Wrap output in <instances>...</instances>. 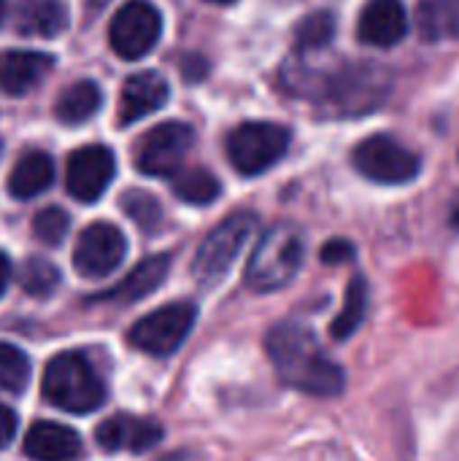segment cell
Returning <instances> with one entry per match:
<instances>
[{"instance_id":"cell-13","label":"cell","mask_w":459,"mask_h":461,"mask_svg":"<svg viewBox=\"0 0 459 461\" xmlns=\"http://www.w3.org/2000/svg\"><path fill=\"white\" fill-rule=\"evenodd\" d=\"M95 440L103 451H111V454L116 451L143 454L162 440V427L154 419L116 413L95 429Z\"/></svg>"},{"instance_id":"cell-3","label":"cell","mask_w":459,"mask_h":461,"mask_svg":"<svg viewBox=\"0 0 459 461\" xmlns=\"http://www.w3.org/2000/svg\"><path fill=\"white\" fill-rule=\"evenodd\" d=\"M43 397L68 413H92L106 402V384L87 362V357L76 351L57 354L46 370L41 384Z\"/></svg>"},{"instance_id":"cell-26","label":"cell","mask_w":459,"mask_h":461,"mask_svg":"<svg viewBox=\"0 0 459 461\" xmlns=\"http://www.w3.org/2000/svg\"><path fill=\"white\" fill-rule=\"evenodd\" d=\"M30 381V359L22 348L0 343V392L22 394Z\"/></svg>"},{"instance_id":"cell-28","label":"cell","mask_w":459,"mask_h":461,"mask_svg":"<svg viewBox=\"0 0 459 461\" xmlns=\"http://www.w3.org/2000/svg\"><path fill=\"white\" fill-rule=\"evenodd\" d=\"M19 286L30 297H49L60 286V270L41 257H30L19 270Z\"/></svg>"},{"instance_id":"cell-27","label":"cell","mask_w":459,"mask_h":461,"mask_svg":"<svg viewBox=\"0 0 459 461\" xmlns=\"http://www.w3.org/2000/svg\"><path fill=\"white\" fill-rule=\"evenodd\" d=\"M122 211L143 230V232H154L162 227V205L154 194L143 192V189H130L122 194Z\"/></svg>"},{"instance_id":"cell-30","label":"cell","mask_w":459,"mask_h":461,"mask_svg":"<svg viewBox=\"0 0 459 461\" xmlns=\"http://www.w3.org/2000/svg\"><path fill=\"white\" fill-rule=\"evenodd\" d=\"M354 259V246L344 238H335L330 243L322 246V262L325 265H341V262H349Z\"/></svg>"},{"instance_id":"cell-31","label":"cell","mask_w":459,"mask_h":461,"mask_svg":"<svg viewBox=\"0 0 459 461\" xmlns=\"http://www.w3.org/2000/svg\"><path fill=\"white\" fill-rule=\"evenodd\" d=\"M16 427H19V419H16V413L11 411V408H5V405H0V451L14 440V435H16Z\"/></svg>"},{"instance_id":"cell-12","label":"cell","mask_w":459,"mask_h":461,"mask_svg":"<svg viewBox=\"0 0 459 461\" xmlns=\"http://www.w3.org/2000/svg\"><path fill=\"white\" fill-rule=\"evenodd\" d=\"M114 173H116V159L111 149L100 143L81 146L68 157L65 186L78 203H95L111 186Z\"/></svg>"},{"instance_id":"cell-33","label":"cell","mask_w":459,"mask_h":461,"mask_svg":"<svg viewBox=\"0 0 459 461\" xmlns=\"http://www.w3.org/2000/svg\"><path fill=\"white\" fill-rule=\"evenodd\" d=\"M8 281H11V262H8L5 254H0V297H3L5 289H8Z\"/></svg>"},{"instance_id":"cell-18","label":"cell","mask_w":459,"mask_h":461,"mask_svg":"<svg viewBox=\"0 0 459 461\" xmlns=\"http://www.w3.org/2000/svg\"><path fill=\"white\" fill-rule=\"evenodd\" d=\"M168 270H170V257L168 254L146 257L114 289H108L106 294H97L95 300H111V303H124V305L127 303H135V300H143L154 289L162 286V281L168 278Z\"/></svg>"},{"instance_id":"cell-10","label":"cell","mask_w":459,"mask_h":461,"mask_svg":"<svg viewBox=\"0 0 459 461\" xmlns=\"http://www.w3.org/2000/svg\"><path fill=\"white\" fill-rule=\"evenodd\" d=\"M195 143V132L184 122H165L149 130L135 149V167L143 176H173Z\"/></svg>"},{"instance_id":"cell-9","label":"cell","mask_w":459,"mask_h":461,"mask_svg":"<svg viewBox=\"0 0 459 461\" xmlns=\"http://www.w3.org/2000/svg\"><path fill=\"white\" fill-rule=\"evenodd\" d=\"M162 35V16L146 0H127L111 19L108 43L122 59L146 57Z\"/></svg>"},{"instance_id":"cell-14","label":"cell","mask_w":459,"mask_h":461,"mask_svg":"<svg viewBox=\"0 0 459 461\" xmlns=\"http://www.w3.org/2000/svg\"><path fill=\"white\" fill-rule=\"evenodd\" d=\"M409 32V16L400 0H368L357 19V38L368 46L390 49Z\"/></svg>"},{"instance_id":"cell-23","label":"cell","mask_w":459,"mask_h":461,"mask_svg":"<svg viewBox=\"0 0 459 461\" xmlns=\"http://www.w3.org/2000/svg\"><path fill=\"white\" fill-rule=\"evenodd\" d=\"M365 313H368V281L363 276H354L346 286V300H344V308L341 313L335 316L330 332L335 340H349L360 324L365 321Z\"/></svg>"},{"instance_id":"cell-8","label":"cell","mask_w":459,"mask_h":461,"mask_svg":"<svg viewBox=\"0 0 459 461\" xmlns=\"http://www.w3.org/2000/svg\"><path fill=\"white\" fill-rule=\"evenodd\" d=\"M195 319H197V308L192 303H170V305H162L154 313L138 319L133 324L127 340L133 348H138L149 357L165 359L184 346L187 335L195 327Z\"/></svg>"},{"instance_id":"cell-6","label":"cell","mask_w":459,"mask_h":461,"mask_svg":"<svg viewBox=\"0 0 459 461\" xmlns=\"http://www.w3.org/2000/svg\"><path fill=\"white\" fill-rule=\"evenodd\" d=\"M227 159L241 176L271 170L289 149V130L276 122H243L227 135Z\"/></svg>"},{"instance_id":"cell-11","label":"cell","mask_w":459,"mask_h":461,"mask_svg":"<svg viewBox=\"0 0 459 461\" xmlns=\"http://www.w3.org/2000/svg\"><path fill=\"white\" fill-rule=\"evenodd\" d=\"M127 254V240L119 227L108 221L89 224L73 249V267L84 278H106L111 276Z\"/></svg>"},{"instance_id":"cell-4","label":"cell","mask_w":459,"mask_h":461,"mask_svg":"<svg viewBox=\"0 0 459 461\" xmlns=\"http://www.w3.org/2000/svg\"><path fill=\"white\" fill-rule=\"evenodd\" d=\"M306 257V238L295 224H276L271 227L252 259L246 265V284L254 292H276L284 289L300 270Z\"/></svg>"},{"instance_id":"cell-20","label":"cell","mask_w":459,"mask_h":461,"mask_svg":"<svg viewBox=\"0 0 459 461\" xmlns=\"http://www.w3.org/2000/svg\"><path fill=\"white\" fill-rule=\"evenodd\" d=\"M68 27V8L60 0H22L16 8V30L24 35L54 38Z\"/></svg>"},{"instance_id":"cell-22","label":"cell","mask_w":459,"mask_h":461,"mask_svg":"<svg viewBox=\"0 0 459 461\" xmlns=\"http://www.w3.org/2000/svg\"><path fill=\"white\" fill-rule=\"evenodd\" d=\"M103 105V95L97 89V84L92 81H76L73 86H68L60 97H57V105H54V116L62 122V124H84L87 119H92Z\"/></svg>"},{"instance_id":"cell-1","label":"cell","mask_w":459,"mask_h":461,"mask_svg":"<svg viewBox=\"0 0 459 461\" xmlns=\"http://www.w3.org/2000/svg\"><path fill=\"white\" fill-rule=\"evenodd\" d=\"M268 357L276 375L311 397L333 400L346 389V373L327 357L314 330L303 321H281L268 332Z\"/></svg>"},{"instance_id":"cell-17","label":"cell","mask_w":459,"mask_h":461,"mask_svg":"<svg viewBox=\"0 0 459 461\" xmlns=\"http://www.w3.org/2000/svg\"><path fill=\"white\" fill-rule=\"evenodd\" d=\"M54 57L43 51L8 49L0 51V92L3 95H24L30 92L49 70Z\"/></svg>"},{"instance_id":"cell-15","label":"cell","mask_w":459,"mask_h":461,"mask_svg":"<svg viewBox=\"0 0 459 461\" xmlns=\"http://www.w3.org/2000/svg\"><path fill=\"white\" fill-rule=\"evenodd\" d=\"M170 86L157 70H141L133 73L119 95V124H135L154 111H160L168 103Z\"/></svg>"},{"instance_id":"cell-7","label":"cell","mask_w":459,"mask_h":461,"mask_svg":"<svg viewBox=\"0 0 459 461\" xmlns=\"http://www.w3.org/2000/svg\"><path fill=\"white\" fill-rule=\"evenodd\" d=\"M354 170L373 184H409L419 176L422 159L390 135H371L352 151Z\"/></svg>"},{"instance_id":"cell-21","label":"cell","mask_w":459,"mask_h":461,"mask_svg":"<svg viewBox=\"0 0 459 461\" xmlns=\"http://www.w3.org/2000/svg\"><path fill=\"white\" fill-rule=\"evenodd\" d=\"M417 30L430 43L459 38V0H419Z\"/></svg>"},{"instance_id":"cell-5","label":"cell","mask_w":459,"mask_h":461,"mask_svg":"<svg viewBox=\"0 0 459 461\" xmlns=\"http://www.w3.org/2000/svg\"><path fill=\"white\" fill-rule=\"evenodd\" d=\"M254 232H257V216L254 213H233L230 219H225L200 243V249L192 259L195 281L203 286L219 284L230 273L235 259L241 257L249 238H254Z\"/></svg>"},{"instance_id":"cell-25","label":"cell","mask_w":459,"mask_h":461,"mask_svg":"<svg viewBox=\"0 0 459 461\" xmlns=\"http://www.w3.org/2000/svg\"><path fill=\"white\" fill-rule=\"evenodd\" d=\"M333 35H335V19H333V14L317 11V14H308L298 24V30H295V46L303 54L322 51L325 46H330Z\"/></svg>"},{"instance_id":"cell-2","label":"cell","mask_w":459,"mask_h":461,"mask_svg":"<svg viewBox=\"0 0 459 461\" xmlns=\"http://www.w3.org/2000/svg\"><path fill=\"white\" fill-rule=\"evenodd\" d=\"M392 89V76L379 62H352L314 81V97L330 116H363L376 111Z\"/></svg>"},{"instance_id":"cell-34","label":"cell","mask_w":459,"mask_h":461,"mask_svg":"<svg viewBox=\"0 0 459 461\" xmlns=\"http://www.w3.org/2000/svg\"><path fill=\"white\" fill-rule=\"evenodd\" d=\"M206 3H214V5H230V3H235V0H206Z\"/></svg>"},{"instance_id":"cell-16","label":"cell","mask_w":459,"mask_h":461,"mask_svg":"<svg viewBox=\"0 0 459 461\" xmlns=\"http://www.w3.org/2000/svg\"><path fill=\"white\" fill-rule=\"evenodd\" d=\"M22 451L32 461H78L84 456V443L65 424L35 421L24 435Z\"/></svg>"},{"instance_id":"cell-35","label":"cell","mask_w":459,"mask_h":461,"mask_svg":"<svg viewBox=\"0 0 459 461\" xmlns=\"http://www.w3.org/2000/svg\"><path fill=\"white\" fill-rule=\"evenodd\" d=\"M3 11H5V0H0V19H3Z\"/></svg>"},{"instance_id":"cell-29","label":"cell","mask_w":459,"mask_h":461,"mask_svg":"<svg viewBox=\"0 0 459 461\" xmlns=\"http://www.w3.org/2000/svg\"><path fill=\"white\" fill-rule=\"evenodd\" d=\"M68 230H70V216L57 205L38 211L32 219V235L46 246H60L65 240Z\"/></svg>"},{"instance_id":"cell-32","label":"cell","mask_w":459,"mask_h":461,"mask_svg":"<svg viewBox=\"0 0 459 461\" xmlns=\"http://www.w3.org/2000/svg\"><path fill=\"white\" fill-rule=\"evenodd\" d=\"M208 73V65H206V59L203 57H187V62H184V76H187V81H197V78H203Z\"/></svg>"},{"instance_id":"cell-19","label":"cell","mask_w":459,"mask_h":461,"mask_svg":"<svg viewBox=\"0 0 459 461\" xmlns=\"http://www.w3.org/2000/svg\"><path fill=\"white\" fill-rule=\"evenodd\" d=\"M54 181V162L46 151H27L16 159L8 176V192L16 200H32Z\"/></svg>"},{"instance_id":"cell-24","label":"cell","mask_w":459,"mask_h":461,"mask_svg":"<svg viewBox=\"0 0 459 461\" xmlns=\"http://www.w3.org/2000/svg\"><path fill=\"white\" fill-rule=\"evenodd\" d=\"M173 192L187 205H208V203H214L219 197L222 184L208 170H187V173L176 176Z\"/></svg>"}]
</instances>
